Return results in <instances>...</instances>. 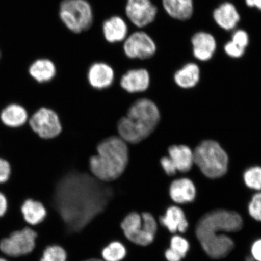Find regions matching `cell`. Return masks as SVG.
<instances>
[{"label": "cell", "mask_w": 261, "mask_h": 261, "mask_svg": "<svg viewBox=\"0 0 261 261\" xmlns=\"http://www.w3.org/2000/svg\"><path fill=\"white\" fill-rule=\"evenodd\" d=\"M251 253L254 260L261 261V238L254 241L251 248Z\"/></svg>", "instance_id": "obj_34"}, {"label": "cell", "mask_w": 261, "mask_h": 261, "mask_svg": "<svg viewBox=\"0 0 261 261\" xmlns=\"http://www.w3.org/2000/svg\"><path fill=\"white\" fill-rule=\"evenodd\" d=\"M29 125L36 135L43 140L56 138L63 127L58 114L49 108L42 107L32 114Z\"/></svg>", "instance_id": "obj_7"}, {"label": "cell", "mask_w": 261, "mask_h": 261, "mask_svg": "<svg viewBox=\"0 0 261 261\" xmlns=\"http://www.w3.org/2000/svg\"><path fill=\"white\" fill-rule=\"evenodd\" d=\"M20 212L25 223L32 227L43 223L48 215L45 205L34 198H27L22 202Z\"/></svg>", "instance_id": "obj_13"}, {"label": "cell", "mask_w": 261, "mask_h": 261, "mask_svg": "<svg viewBox=\"0 0 261 261\" xmlns=\"http://www.w3.org/2000/svg\"><path fill=\"white\" fill-rule=\"evenodd\" d=\"M160 221L171 233H185L189 226L188 221L185 212L180 207L172 205L167 208L163 216L160 218Z\"/></svg>", "instance_id": "obj_16"}, {"label": "cell", "mask_w": 261, "mask_h": 261, "mask_svg": "<svg viewBox=\"0 0 261 261\" xmlns=\"http://www.w3.org/2000/svg\"><path fill=\"white\" fill-rule=\"evenodd\" d=\"M125 11L134 25L143 28L155 20L158 8L151 0H127Z\"/></svg>", "instance_id": "obj_9"}, {"label": "cell", "mask_w": 261, "mask_h": 261, "mask_svg": "<svg viewBox=\"0 0 261 261\" xmlns=\"http://www.w3.org/2000/svg\"><path fill=\"white\" fill-rule=\"evenodd\" d=\"M246 5L250 8H256L261 11V0H245Z\"/></svg>", "instance_id": "obj_36"}, {"label": "cell", "mask_w": 261, "mask_h": 261, "mask_svg": "<svg viewBox=\"0 0 261 261\" xmlns=\"http://www.w3.org/2000/svg\"><path fill=\"white\" fill-rule=\"evenodd\" d=\"M60 16L65 25L75 34L87 31L93 23L92 8L87 0H63Z\"/></svg>", "instance_id": "obj_5"}, {"label": "cell", "mask_w": 261, "mask_h": 261, "mask_svg": "<svg viewBox=\"0 0 261 261\" xmlns=\"http://www.w3.org/2000/svg\"><path fill=\"white\" fill-rule=\"evenodd\" d=\"M0 118L5 125L17 128L28 121V114L24 107L17 104H11L2 111Z\"/></svg>", "instance_id": "obj_22"}, {"label": "cell", "mask_w": 261, "mask_h": 261, "mask_svg": "<svg viewBox=\"0 0 261 261\" xmlns=\"http://www.w3.org/2000/svg\"><path fill=\"white\" fill-rule=\"evenodd\" d=\"M243 221L236 212L215 210L205 214L198 222L196 236L204 252L213 259H221L229 254L233 241L223 232H236L243 227Z\"/></svg>", "instance_id": "obj_1"}, {"label": "cell", "mask_w": 261, "mask_h": 261, "mask_svg": "<svg viewBox=\"0 0 261 261\" xmlns=\"http://www.w3.org/2000/svg\"><path fill=\"white\" fill-rule=\"evenodd\" d=\"M37 238L35 228L26 226L0 241V253L8 258L27 256L35 250Z\"/></svg>", "instance_id": "obj_6"}, {"label": "cell", "mask_w": 261, "mask_h": 261, "mask_svg": "<svg viewBox=\"0 0 261 261\" xmlns=\"http://www.w3.org/2000/svg\"><path fill=\"white\" fill-rule=\"evenodd\" d=\"M245 184L248 188L254 190H261V168L254 166L245 172L244 174Z\"/></svg>", "instance_id": "obj_26"}, {"label": "cell", "mask_w": 261, "mask_h": 261, "mask_svg": "<svg viewBox=\"0 0 261 261\" xmlns=\"http://www.w3.org/2000/svg\"><path fill=\"white\" fill-rule=\"evenodd\" d=\"M248 210L251 217L257 221L261 222V192L253 196L249 203Z\"/></svg>", "instance_id": "obj_28"}, {"label": "cell", "mask_w": 261, "mask_h": 261, "mask_svg": "<svg viewBox=\"0 0 261 261\" xmlns=\"http://www.w3.org/2000/svg\"><path fill=\"white\" fill-rule=\"evenodd\" d=\"M161 119L158 106L148 98L140 97L119 120L117 134L128 144H137L154 133Z\"/></svg>", "instance_id": "obj_2"}, {"label": "cell", "mask_w": 261, "mask_h": 261, "mask_svg": "<svg viewBox=\"0 0 261 261\" xmlns=\"http://www.w3.org/2000/svg\"><path fill=\"white\" fill-rule=\"evenodd\" d=\"M160 165H161L163 171L169 177L174 175L177 171L174 163L168 155L162 156L160 159Z\"/></svg>", "instance_id": "obj_30"}, {"label": "cell", "mask_w": 261, "mask_h": 261, "mask_svg": "<svg viewBox=\"0 0 261 261\" xmlns=\"http://www.w3.org/2000/svg\"><path fill=\"white\" fill-rule=\"evenodd\" d=\"M68 253L61 245H48L42 251L39 261H67Z\"/></svg>", "instance_id": "obj_25"}, {"label": "cell", "mask_w": 261, "mask_h": 261, "mask_svg": "<svg viewBox=\"0 0 261 261\" xmlns=\"http://www.w3.org/2000/svg\"><path fill=\"white\" fill-rule=\"evenodd\" d=\"M129 146L118 135L104 139L89 161L90 171L99 180L110 182L121 176L128 165Z\"/></svg>", "instance_id": "obj_3"}, {"label": "cell", "mask_w": 261, "mask_h": 261, "mask_svg": "<svg viewBox=\"0 0 261 261\" xmlns=\"http://www.w3.org/2000/svg\"><path fill=\"white\" fill-rule=\"evenodd\" d=\"M170 248L179 254L182 258H184L189 250V243L185 238L179 236H174L171 239Z\"/></svg>", "instance_id": "obj_27"}, {"label": "cell", "mask_w": 261, "mask_h": 261, "mask_svg": "<svg viewBox=\"0 0 261 261\" xmlns=\"http://www.w3.org/2000/svg\"><path fill=\"white\" fill-rule=\"evenodd\" d=\"M214 21L224 30L231 31L237 27L240 21V15L232 3L226 2L214 10Z\"/></svg>", "instance_id": "obj_15"}, {"label": "cell", "mask_w": 261, "mask_h": 261, "mask_svg": "<svg viewBox=\"0 0 261 261\" xmlns=\"http://www.w3.org/2000/svg\"><path fill=\"white\" fill-rule=\"evenodd\" d=\"M162 4L166 13L178 20H188L193 15V0H162Z\"/></svg>", "instance_id": "obj_20"}, {"label": "cell", "mask_w": 261, "mask_h": 261, "mask_svg": "<svg viewBox=\"0 0 261 261\" xmlns=\"http://www.w3.org/2000/svg\"><path fill=\"white\" fill-rule=\"evenodd\" d=\"M168 155L178 171L188 172L194 165V152L187 146L182 145L169 146Z\"/></svg>", "instance_id": "obj_18"}, {"label": "cell", "mask_w": 261, "mask_h": 261, "mask_svg": "<svg viewBox=\"0 0 261 261\" xmlns=\"http://www.w3.org/2000/svg\"><path fill=\"white\" fill-rule=\"evenodd\" d=\"M9 208V201L7 196L4 192L0 191V218H3L7 213Z\"/></svg>", "instance_id": "obj_33"}, {"label": "cell", "mask_w": 261, "mask_h": 261, "mask_svg": "<svg viewBox=\"0 0 261 261\" xmlns=\"http://www.w3.org/2000/svg\"><path fill=\"white\" fill-rule=\"evenodd\" d=\"M165 256L168 261H181L182 259L179 254L175 252L171 248L165 251Z\"/></svg>", "instance_id": "obj_35"}, {"label": "cell", "mask_w": 261, "mask_h": 261, "mask_svg": "<svg viewBox=\"0 0 261 261\" xmlns=\"http://www.w3.org/2000/svg\"><path fill=\"white\" fill-rule=\"evenodd\" d=\"M29 73L37 83L47 84L56 76L57 68L54 62L48 59H40L31 65Z\"/></svg>", "instance_id": "obj_21"}, {"label": "cell", "mask_w": 261, "mask_h": 261, "mask_svg": "<svg viewBox=\"0 0 261 261\" xmlns=\"http://www.w3.org/2000/svg\"><path fill=\"white\" fill-rule=\"evenodd\" d=\"M171 200L177 204L191 203L195 200L197 191L190 179L182 178L171 182L169 189Z\"/></svg>", "instance_id": "obj_14"}, {"label": "cell", "mask_w": 261, "mask_h": 261, "mask_svg": "<svg viewBox=\"0 0 261 261\" xmlns=\"http://www.w3.org/2000/svg\"><path fill=\"white\" fill-rule=\"evenodd\" d=\"M87 78L93 89L103 90L112 86L115 79V72L110 64L105 62H96L90 65Z\"/></svg>", "instance_id": "obj_11"}, {"label": "cell", "mask_w": 261, "mask_h": 261, "mask_svg": "<svg viewBox=\"0 0 261 261\" xmlns=\"http://www.w3.org/2000/svg\"><path fill=\"white\" fill-rule=\"evenodd\" d=\"M156 50L154 40L146 33L141 31L133 33L123 45L126 56L132 60H148L154 56Z\"/></svg>", "instance_id": "obj_8"}, {"label": "cell", "mask_w": 261, "mask_h": 261, "mask_svg": "<svg viewBox=\"0 0 261 261\" xmlns=\"http://www.w3.org/2000/svg\"><path fill=\"white\" fill-rule=\"evenodd\" d=\"M120 228L124 236L134 244L146 233L141 215L137 212H132L126 215L120 223Z\"/></svg>", "instance_id": "obj_17"}, {"label": "cell", "mask_w": 261, "mask_h": 261, "mask_svg": "<svg viewBox=\"0 0 261 261\" xmlns=\"http://www.w3.org/2000/svg\"><path fill=\"white\" fill-rule=\"evenodd\" d=\"M151 74L143 67L133 68L124 73L120 80V86L130 94L142 93L149 89Z\"/></svg>", "instance_id": "obj_10"}, {"label": "cell", "mask_w": 261, "mask_h": 261, "mask_svg": "<svg viewBox=\"0 0 261 261\" xmlns=\"http://www.w3.org/2000/svg\"><path fill=\"white\" fill-rule=\"evenodd\" d=\"M194 57L198 60L207 61L213 57L217 49V41L210 33L199 32L192 38Z\"/></svg>", "instance_id": "obj_12"}, {"label": "cell", "mask_w": 261, "mask_h": 261, "mask_svg": "<svg viewBox=\"0 0 261 261\" xmlns=\"http://www.w3.org/2000/svg\"><path fill=\"white\" fill-rule=\"evenodd\" d=\"M0 261H9V259L5 256L0 255Z\"/></svg>", "instance_id": "obj_38"}, {"label": "cell", "mask_w": 261, "mask_h": 261, "mask_svg": "<svg viewBox=\"0 0 261 261\" xmlns=\"http://www.w3.org/2000/svg\"><path fill=\"white\" fill-rule=\"evenodd\" d=\"M102 29L104 37L110 43L123 41L128 34V26L118 16L107 19L103 22Z\"/></svg>", "instance_id": "obj_19"}, {"label": "cell", "mask_w": 261, "mask_h": 261, "mask_svg": "<svg viewBox=\"0 0 261 261\" xmlns=\"http://www.w3.org/2000/svg\"><path fill=\"white\" fill-rule=\"evenodd\" d=\"M246 261H254V259L252 256H250L247 257Z\"/></svg>", "instance_id": "obj_39"}, {"label": "cell", "mask_w": 261, "mask_h": 261, "mask_svg": "<svg viewBox=\"0 0 261 261\" xmlns=\"http://www.w3.org/2000/svg\"><path fill=\"white\" fill-rule=\"evenodd\" d=\"M200 77V68L197 64L191 63L186 64L181 69L176 71L174 81L178 86L189 89L198 84Z\"/></svg>", "instance_id": "obj_23"}, {"label": "cell", "mask_w": 261, "mask_h": 261, "mask_svg": "<svg viewBox=\"0 0 261 261\" xmlns=\"http://www.w3.org/2000/svg\"><path fill=\"white\" fill-rule=\"evenodd\" d=\"M231 41L238 46L246 49L249 43V35L245 31L238 30L234 32Z\"/></svg>", "instance_id": "obj_29"}, {"label": "cell", "mask_w": 261, "mask_h": 261, "mask_svg": "<svg viewBox=\"0 0 261 261\" xmlns=\"http://www.w3.org/2000/svg\"><path fill=\"white\" fill-rule=\"evenodd\" d=\"M11 174V166L6 160L0 158V185L7 182Z\"/></svg>", "instance_id": "obj_32"}, {"label": "cell", "mask_w": 261, "mask_h": 261, "mask_svg": "<svg viewBox=\"0 0 261 261\" xmlns=\"http://www.w3.org/2000/svg\"><path fill=\"white\" fill-rule=\"evenodd\" d=\"M224 51L231 58H240L243 56L246 49L238 46L232 41H228L224 45Z\"/></svg>", "instance_id": "obj_31"}, {"label": "cell", "mask_w": 261, "mask_h": 261, "mask_svg": "<svg viewBox=\"0 0 261 261\" xmlns=\"http://www.w3.org/2000/svg\"><path fill=\"white\" fill-rule=\"evenodd\" d=\"M82 261H104L103 259H101L99 258H96V257H94V258H89L87 259H85L84 260Z\"/></svg>", "instance_id": "obj_37"}, {"label": "cell", "mask_w": 261, "mask_h": 261, "mask_svg": "<svg viewBox=\"0 0 261 261\" xmlns=\"http://www.w3.org/2000/svg\"><path fill=\"white\" fill-rule=\"evenodd\" d=\"M126 247L119 241H113L101 250V256L104 261H122L127 255Z\"/></svg>", "instance_id": "obj_24"}, {"label": "cell", "mask_w": 261, "mask_h": 261, "mask_svg": "<svg viewBox=\"0 0 261 261\" xmlns=\"http://www.w3.org/2000/svg\"><path fill=\"white\" fill-rule=\"evenodd\" d=\"M194 163L208 178H220L227 172V153L219 143L214 140L201 143L194 151Z\"/></svg>", "instance_id": "obj_4"}]
</instances>
